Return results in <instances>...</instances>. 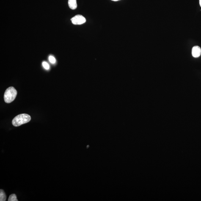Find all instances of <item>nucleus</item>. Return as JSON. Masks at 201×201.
<instances>
[{
    "label": "nucleus",
    "instance_id": "7",
    "mask_svg": "<svg viewBox=\"0 0 201 201\" xmlns=\"http://www.w3.org/2000/svg\"><path fill=\"white\" fill-rule=\"evenodd\" d=\"M8 201H18L17 196L14 194H11L9 197Z\"/></svg>",
    "mask_w": 201,
    "mask_h": 201
},
{
    "label": "nucleus",
    "instance_id": "9",
    "mask_svg": "<svg viewBox=\"0 0 201 201\" xmlns=\"http://www.w3.org/2000/svg\"><path fill=\"white\" fill-rule=\"evenodd\" d=\"M42 65H43V66L45 70H48L50 69V66L48 63L45 62H43Z\"/></svg>",
    "mask_w": 201,
    "mask_h": 201
},
{
    "label": "nucleus",
    "instance_id": "11",
    "mask_svg": "<svg viewBox=\"0 0 201 201\" xmlns=\"http://www.w3.org/2000/svg\"><path fill=\"white\" fill-rule=\"evenodd\" d=\"M113 1H119V0H112Z\"/></svg>",
    "mask_w": 201,
    "mask_h": 201
},
{
    "label": "nucleus",
    "instance_id": "8",
    "mask_svg": "<svg viewBox=\"0 0 201 201\" xmlns=\"http://www.w3.org/2000/svg\"><path fill=\"white\" fill-rule=\"evenodd\" d=\"M49 60L50 62L51 63L54 64L56 62V60L53 56H50L49 57Z\"/></svg>",
    "mask_w": 201,
    "mask_h": 201
},
{
    "label": "nucleus",
    "instance_id": "4",
    "mask_svg": "<svg viewBox=\"0 0 201 201\" xmlns=\"http://www.w3.org/2000/svg\"><path fill=\"white\" fill-rule=\"evenodd\" d=\"M201 54V49L199 46H195L192 49V54L193 57L197 58L200 56Z\"/></svg>",
    "mask_w": 201,
    "mask_h": 201
},
{
    "label": "nucleus",
    "instance_id": "6",
    "mask_svg": "<svg viewBox=\"0 0 201 201\" xmlns=\"http://www.w3.org/2000/svg\"><path fill=\"white\" fill-rule=\"evenodd\" d=\"M7 199V196L3 190H0V201H5Z\"/></svg>",
    "mask_w": 201,
    "mask_h": 201
},
{
    "label": "nucleus",
    "instance_id": "1",
    "mask_svg": "<svg viewBox=\"0 0 201 201\" xmlns=\"http://www.w3.org/2000/svg\"><path fill=\"white\" fill-rule=\"evenodd\" d=\"M31 120L30 116L26 114H20L16 116L12 121V125L15 127L19 126L27 123Z\"/></svg>",
    "mask_w": 201,
    "mask_h": 201
},
{
    "label": "nucleus",
    "instance_id": "2",
    "mask_svg": "<svg viewBox=\"0 0 201 201\" xmlns=\"http://www.w3.org/2000/svg\"><path fill=\"white\" fill-rule=\"evenodd\" d=\"M17 92L14 88L11 86L8 88L5 92L4 99L7 103H11L17 97Z\"/></svg>",
    "mask_w": 201,
    "mask_h": 201
},
{
    "label": "nucleus",
    "instance_id": "5",
    "mask_svg": "<svg viewBox=\"0 0 201 201\" xmlns=\"http://www.w3.org/2000/svg\"><path fill=\"white\" fill-rule=\"evenodd\" d=\"M68 5L70 9L74 10L77 7L76 0H69Z\"/></svg>",
    "mask_w": 201,
    "mask_h": 201
},
{
    "label": "nucleus",
    "instance_id": "3",
    "mask_svg": "<svg viewBox=\"0 0 201 201\" xmlns=\"http://www.w3.org/2000/svg\"><path fill=\"white\" fill-rule=\"evenodd\" d=\"M72 23L74 25H81L85 23L86 19L83 16L78 15L75 16L71 19Z\"/></svg>",
    "mask_w": 201,
    "mask_h": 201
},
{
    "label": "nucleus",
    "instance_id": "10",
    "mask_svg": "<svg viewBox=\"0 0 201 201\" xmlns=\"http://www.w3.org/2000/svg\"><path fill=\"white\" fill-rule=\"evenodd\" d=\"M199 3H200V6L201 7V0H199Z\"/></svg>",
    "mask_w": 201,
    "mask_h": 201
}]
</instances>
